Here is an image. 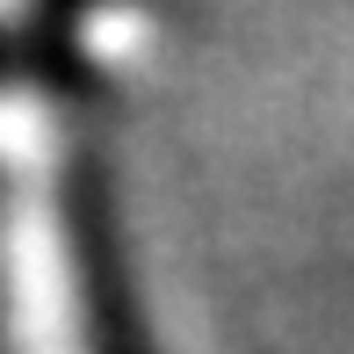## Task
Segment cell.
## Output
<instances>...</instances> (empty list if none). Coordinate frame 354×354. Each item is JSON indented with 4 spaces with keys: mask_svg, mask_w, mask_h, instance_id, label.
I'll use <instances>...</instances> for the list:
<instances>
[{
    "mask_svg": "<svg viewBox=\"0 0 354 354\" xmlns=\"http://www.w3.org/2000/svg\"><path fill=\"white\" fill-rule=\"evenodd\" d=\"M58 239H66V282H73V318L87 354H159L152 318H145L131 253L116 224V181L94 145H73L58 167Z\"/></svg>",
    "mask_w": 354,
    "mask_h": 354,
    "instance_id": "1",
    "label": "cell"
},
{
    "mask_svg": "<svg viewBox=\"0 0 354 354\" xmlns=\"http://www.w3.org/2000/svg\"><path fill=\"white\" fill-rule=\"evenodd\" d=\"M15 58H22V37H8V29H0V80L15 73Z\"/></svg>",
    "mask_w": 354,
    "mask_h": 354,
    "instance_id": "2",
    "label": "cell"
},
{
    "mask_svg": "<svg viewBox=\"0 0 354 354\" xmlns=\"http://www.w3.org/2000/svg\"><path fill=\"white\" fill-rule=\"evenodd\" d=\"M0 354H8V326H0Z\"/></svg>",
    "mask_w": 354,
    "mask_h": 354,
    "instance_id": "3",
    "label": "cell"
}]
</instances>
